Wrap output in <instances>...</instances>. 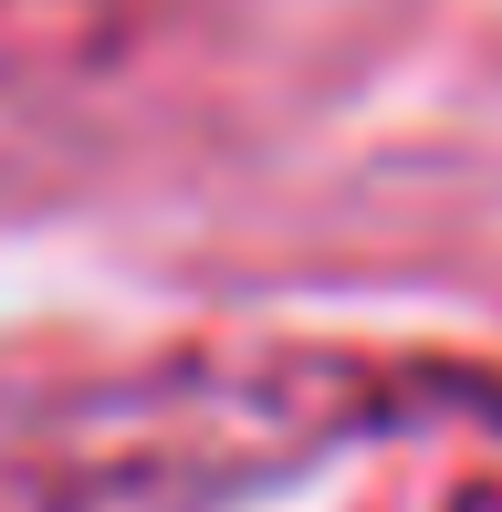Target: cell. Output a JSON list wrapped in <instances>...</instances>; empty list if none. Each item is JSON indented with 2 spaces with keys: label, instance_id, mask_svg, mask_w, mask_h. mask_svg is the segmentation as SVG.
<instances>
[{
  "label": "cell",
  "instance_id": "6da1fadb",
  "mask_svg": "<svg viewBox=\"0 0 502 512\" xmlns=\"http://www.w3.org/2000/svg\"><path fill=\"white\" fill-rule=\"evenodd\" d=\"M0 512H502V377L419 345H157L0 387Z\"/></svg>",
  "mask_w": 502,
  "mask_h": 512
}]
</instances>
